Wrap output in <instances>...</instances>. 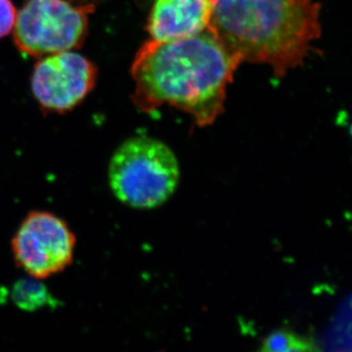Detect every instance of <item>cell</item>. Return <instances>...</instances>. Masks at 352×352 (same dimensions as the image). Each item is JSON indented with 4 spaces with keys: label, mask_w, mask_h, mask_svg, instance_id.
<instances>
[{
    "label": "cell",
    "mask_w": 352,
    "mask_h": 352,
    "mask_svg": "<svg viewBox=\"0 0 352 352\" xmlns=\"http://www.w3.org/2000/svg\"><path fill=\"white\" fill-rule=\"evenodd\" d=\"M113 195L129 207L151 210L164 205L179 183L177 157L166 143L147 136L127 139L109 164Z\"/></svg>",
    "instance_id": "3957f363"
},
{
    "label": "cell",
    "mask_w": 352,
    "mask_h": 352,
    "mask_svg": "<svg viewBox=\"0 0 352 352\" xmlns=\"http://www.w3.org/2000/svg\"><path fill=\"white\" fill-rule=\"evenodd\" d=\"M241 64L210 28L176 41L150 38L132 62V100L142 112L168 104L189 113L197 126H210L223 113L227 88Z\"/></svg>",
    "instance_id": "6da1fadb"
},
{
    "label": "cell",
    "mask_w": 352,
    "mask_h": 352,
    "mask_svg": "<svg viewBox=\"0 0 352 352\" xmlns=\"http://www.w3.org/2000/svg\"><path fill=\"white\" fill-rule=\"evenodd\" d=\"M320 10L314 0H214L210 29L242 63L268 65L283 78L320 38Z\"/></svg>",
    "instance_id": "7a4b0ae2"
},
{
    "label": "cell",
    "mask_w": 352,
    "mask_h": 352,
    "mask_svg": "<svg viewBox=\"0 0 352 352\" xmlns=\"http://www.w3.org/2000/svg\"><path fill=\"white\" fill-rule=\"evenodd\" d=\"M10 296L14 305L25 312L38 311L46 307H56L57 305L56 298L41 279L30 275L14 283Z\"/></svg>",
    "instance_id": "ba28073f"
},
{
    "label": "cell",
    "mask_w": 352,
    "mask_h": 352,
    "mask_svg": "<svg viewBox=\"0 0 352 352\" xmlns=\"http://www.w3.org/2000/svg\"><path fill=\"white\" fill-rule=\"evenodd\" d=\"M17 13L12 0H0V39L13 31Z\"/></svg>",
    "instance_id": "30bf717a"
},
{
    "label": "cell",
    "mask_w": 352,
    "mask_h": 352,
    "mask_svg": "<svg viewBox=\"0 0 352 352\" xmlns=\"http://www.w3.org/2000/svg\"><path fill=\"white\" fill-rule=\"evenodd\" d=\"M92 3L25 0L14 25V43L23 54L43 57L80 47L87 39Z\"/></svg>",
    "instance_id": "277c9868"
},
{
    "label": "cell",
    "mask_w": 352,
    "mask_h": 352,
    "mask_svg": "<svg viewBox=\"0 0 352 352\" xmlns=\"http://www.w3.org/2000/svg\"><path fill=\"white\" fill-rule=\"evenodd\" d=\"M212 13L214 0H155L146 30L157 41L190 38L210 28Z\"/></svg>",
    "instance_id": "52a82bcc"
},
{
    "label": "cell",
    "mask_w": 352,
    "mask_h": 352,
    "mask_svg": "<svg viewBox=\"0 0 352 352\" xmlns=\"http://www.w3.org/2000/svg\"><path fill=\"white\" fill-rule=\"evenodd\" d=\"M259 351L264 352H305L318 351L311 340L288 330H277L263 340Z\"/></svg>",
    "instance_id": "9c48e42d"
},
{
    "label": "cell",
    "mask_w": 352,
    "mask_h": 352,
    "mask_svg": "<svg viewBox=\"0 0 352 352\" xmlns=\"http://www.w3.org/2000/svg\"><path fill=\"white\" fill-rule=\"evenodd\" d=\"M76 238L56 215L32 212L21 224L12 241L16 263L30 276L45 279L72 263Z\"/></svg>",
    "instance_id": "5b68a950"
},
{
    "label": "cell",
    "mask_w": 352,
    "mask_h": 352,
    "mask_svg": "<svg viewBox=\"0 0 352 352\" xmlns=\"http://www.w3.org/2000/svg\"><path fill=\"white\" fill-rule=\"evenodd\" d=\"M97 75L95 64L74 51L47 55L32 71V94L43 111L65 113L87 98Z\"/></svg>",
    "instance_id": "8992f818"
}]
</instances>
